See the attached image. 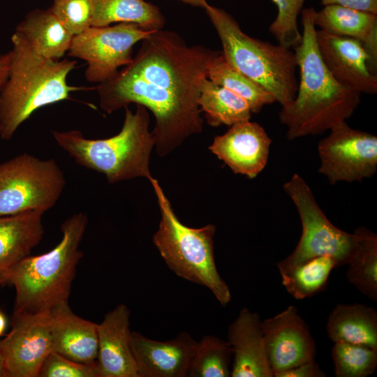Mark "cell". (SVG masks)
<instances>
[{
	"mask_svg": "<svg viewBox=\"0 0 377 377\" xmlns=\"http://www.w3.org/2000/svg\"><path fill=\"white\" fill-rule=\"evenodd\" d=\"M219 52L188 45L175 31L156 30L141 41L128 65L98 85L100 107L108 114L131 103L150 110L156 153L168 156L202 131L200 85Z\"/></svg>",
	"mask_w": 377,
	"mask_h": 377,
	"instance_id": "1",
	"label": "cell"
},
{
	"mask_svg": "<svg viewBox=\"0 0 377 377\" xmlns=\"http://www.w3.org/2000/svg\"><path fill=\"white\" fill-rule=\"evenodd\" d=\"M313 7L302 10V40L293 48L300 71L294 100L281 107L280 122L293 140L320 135L350 117L360 103V93L339 84L325 66L316 43Z\"/></svg>",
	"mask_w": 377,
	"mask_h": 377,
	"instance_id": "2",
	"label": "cell"
},
{
	"mask_svg": "<svg viewBox=\"0 0 377 377\" xmlns=\"http://www.w3.org/2000/svg\"><path fill=\"white\" fill-rule=\"evenodd\" d=\"M11 42L10 72L0 89V138L3 140H10L40 108L68 99L72 92L94 89L68 84L75 60L45 58L15 32Z\"/></svg>",
	"mask_w": 377,
	"mask_h": 377,
	"instance_id": "3",
	"label": "cell"
},
{
	"mask_svg": "<svg viewBox=\"0 0 377 377\" xmlns=\"http://www.w3.org/2000/svg\"><path fill=\"white\" fill-rule=\"evenodd\" d=\"M88 224L86 213L73 214L61 224L62 237L50 251L26 257L0 276V286L15 289V313L50 311L68 302L80 249Z\"/></svg>",
	"mask_w": 377,
	"mask_h": 377,
	"instance_id": "4",
	"label": "cell"
},
{
	"mask_svg": "<svg viewBox=\"0 0 377 377\" xmlns=\"http://www.w3.org/2000/svg\"><path fill=\"white\" fill-rule=\"evenodd\" d=\"M125 108L121 131L103 139L85 138L77 130L52 131L57 144L80 165L104 175L110 184L153 177L150 157L154 139L149 131L148 110L136 105L135 112Z\"/></svg>",
	"mask_w": 377,
	"mask_h": 377,
	"instance_id": "5",
	"label": "cell"
},
{
	"mask_svg": "<svg viewBox=\"0 0 377 377\" xmlns=\"http://www.w3.org/2000/svg\"><path fill=\"white\" fill-rule=\"evenodd\" d=\"M204 10L219 36L221 52L228 64L269 92L281 107L290 103L298 87L294 51L247 35L223 8L207 3Z\"/></svg>",
	"mask_w": 377,
	"mask_h": 377,
	"instance_id": "6",
	"label": "cell"
},
{
	"mask_svg": "<svg viewBox=\"0 0 377 377\" xmlns=\"http://www.w3.org/2000/svg\"><path fill=\"white\" fill-rule=\"evenodd\" d=\"M161 212L153 242L168 268L182 279L208 288L226 306L231 300L228 284L220 276L214 260V237L216 228L207 224L191 228L175 214L158 182L149 180Z\"/></svg>",
	"mask_w": 377,
	"mask_h": 377,
	"instance_id": "7",
	"label": "cell"
},
{
	"mask_svg": "<svg viewBox=\"0 0 377 377\" xmlns=\"http://www.w3.org/2000/svg\"><path fill=\"white\" fill-rule=\"evenodd\" d=\"M283 188L298 212L302 231L293 251L276 263L280 274L320 256L334 258L339 267L347 265L357 246V234L343 231L331 223L297 173L283 184Z\"/></svg>",
	"mask_w": 377,
	"mask_h": 377,
	"instance_id": "8",
	"label": "cell"
},
{
	"mask_svg": "<svg viewBox=\"0 0 377 377\" xmlns=\"http://www.w3.org/2000/svg\"><path fill=\"white\" fill-rule=\"evenodd\" d=\"M66 184L54 158L41 159L29 153L0 163V216L29 211L44 213L60 198Z\"/></svg>",
	"mask_w": 377,
	"mask_h": 377,
	"instance_id": "9",
	"label": "cell"
},
{
	"mask_svg": "<svg viewBox=\"0 0 377 377\" xmlns=\"http://www.w3.org/2000/svg\"><path fill=\"white\" fill-rule=\"evenodd\" d=\"M154 31L131 23L90 27L73 36L68 55L85 61V78L100 84L128 65L134 45Z\"/></svg>",
	"mask_w": 377,
	"mask_h": 377,
	"instance_id": "10",
	"label": "cell"
},
{
	"mask_svg": "<svg viewBox=\"0 0 377 377\" xmlns=\"http://www.w3.org/2000/svg\"><path fill=\"white\" fill-rule=\"evenodd\" d=\"M329 131L318 143V172L331 184L373 177L377 170V137L351 128L346 121Z\"/></svg>",
	"mask_w": 377,
	"mask_h": 377,
	"instance_id": "11",
	"label": "cell"
},
{
	"mask_svg": "<svg viewBox=\"0 0 377 377\" xmlns=\"http://www.w3.org/2000/svg\"><path fill=\"white\" fill-rule=\"evenodd\" d=\"M52 352L51 310L13 312L11 330L0 340L7 377H38Z\"/></svg>",
	"mask_w": 377,
	"mask_h": 377,
	"instance_id": "12",
	"label": "cell"
},
{
	"mask_svg": "<svg viewBox=\"0 0 377 377\" xmlns=\"http://www.w3.org/2000/svg\"><path fill=\"white\" fill-rule=\"evenodd\" d=\"M261 328L274 377L315 360L316 342L308 325L295 306L290 305L273 317L262 320Z\"/></svg>",
	"mask_w": 377,
	"mask_h": 377,
	"instance_id": "13",
	"label": "cell"
},
{
	"mask_svg": "<svg viewBox=\"0 0 377 377\" xmlns=\"http://www.w3.org/2000/svg\"><path fill=\"white\" fill-rule=\"evenodd\" d=\"M316 38L325 66L339 84L360 94L377 93V66L361 43L320 29Z\"/></svg>",
	"mask_w": 377,
	"mask_h": 377,
	"instance_id": "14",
	"label": "cell"
},
{
	"mask_svg": "<svg viewBox=\"0 0 377 377\" xmlns=\"http://www.w3.org/2000/svg\"><path fill=\"white\" fill-rule=\"evenodd\" d=\"M272 140L264 128L250 120L230 126L214 138L210 151L235 174L256 177L267 165Z\"/></svg>",
	"mask_w": 377,
	"mask_h": 377,
	"instance_id": "15",
	"label": "cell"
},
{
	"mask_svg": "<svg viewBox=\"0 0 377 377\" xmlns=\"http://www.w3.org/2000/svg\"><path fill=\"white\" fill-rule=\"evenodd\" d=\"M196 343L187 332L165 341L131 332V349L139 377L188 376Z\"/></svg>",
	"mask_w": 377,
	"mask_h": 377,
	"instance_id": "16",
	"label": "cell"
},
{
	"mask_svg": "<svg viewBox=\"0 0 377 377\" xmlns=\"http://www.w3.org/2000/svg\"><path fill=\"white\" fill-rule=\"evenodd\" d=\"M130 313L120 304L97 324V362L101 377H139L131 344Z\"/></svg>",
	"mask_w": 377,
	"mask_h": 377,
	"instance_id": "17",
	"label": "cell"
},
{
	"mask_svg": "<svg viewBox=\"0 0 377 377\" xmlns=\"http://www.w3.org/2000/svg\"><path fill=\"white\" fill-rule=\"evenodd\" d=\"M261 320L257 312L243 308L228 325L227 341L233 361L232 377H274L265 347Z\"/></svg>",
	"mask_w": 377,
	"mask_h": 377,
	"instance_id": "18",
	"label": "cell"
},
{
	"mask_svg": "<svg viewBox=\"0 0 377 377\" xmlns=\"http://www.w3.org/2000/svg\"><path fill=\"white\" fill-rule=\"evenodd\" d=\"M52 352L84 364L97 363V324L75 315L68 302L51 310Z\"/></svg>",
	"mask_w": 377,
	"mask_h": 377,
	"instance_id": "19",
	"label": "cell"
},
{
	"mask_svg": "<svg viewBox=\"0 0 377 377\" xmlns=\"http://www.w3.org/2000/svg\"><path fill=\"white\" fill-rule=\"evenodd\" d=\"M43 212L0 216V276L29 256L44 235Z\"/></svg>",
	"mask_w": 377,
	"mask_h": 377,
	"instance_id": "20",
	"label": "cell"
},
{
	"mask_svg": "<svg viewBox=\"0 0 377 377\" xmlns=\"http://www.w3.org/2000/svg\"><path fill=\"white\" fill-rule=\"evenodd\" d=\"M313 22L320 30L361 43L377 66V14L330 4L315 11Z\"/></svg>",
	"mask_w": 377,
	"mask_h": 377,
	"instance_id": "21",
	"label": "cell"
},
{
	"mask_svg": "<svg viewBox=\"0 0 377 377\" xmlns=\"http://www.w3.org/2000/svg\"><path fill=\"white\" fill-rule=\"evenodd\" d=\"M15 32L38 54L52 60H60L68 52L74 36L50 9L31 10Z\"/></svg>",
	"mask_w": 377,
	"mask_h": 377,
	"instance_id": "22",
	"label": "cell"
},
{
	"mask_svg": "<svg viewBox=\"0 0 377 377\" xmlns=\"http://www.w3.org/2000/svg\"><path fill=\"white\" fill-rule=\"evenodd\" d=\"M326 329L334 343L362 344L377 349V311L373 306L338 304L328 316Z\"/></svg>",
	"mask_w": 377,
	"mask_h": 377,
	"instance_id": "23",
	"label": "cell"
},
{
	"mask_svg": "<svg viewBox=\"0 0 377 377\" xmlns=\"http://www.w3.org/2000/svg\"><path fill=\"white\" fill-rule=\"evenodd\" d=\"M91 27L131 23L156 31L165 23L160 8L145 0H91Z\"/></svg>",
	"mask_w": 377,
	"mask_h": 377,
	"instance_id": "24",
	"label": "cell"
},
{
	"mask_svg": "<svg viewBox=\"0 0 377 377\" xmlns=\"http://www.w3.org/2000/svg\"><path fill=\"white\" fill-rule=\"evenodd\" d=\"M198 103L207 124L214 127L250 120L253 114L243 98L207 77L201 81Z\"/></svg>",
	"mask_w": 377,
	"mask_h": 377,
	"instance_id": "25",
	"label": "cell"
},
{
	"mask_svg": "<svg viewBox=\"0 0 377 377\" xmlns=\"http://www.w3.org/2000/svg\"><path fill=\"white\" fill-rule=\"evenodd\" d=\"M354 231L358 241L347 264L346 276L360 293L377 302V235L365 227Z\"/></svg>",
	"mask_w": 377,
	"mask_h": 377,
	"instance_id": "26",
	"label": "cell"
},
{
	"mask_svg": "<svg viewBox=\"0 0 377 377\" xmlns=\"http://www.w3.org/2000/svg\"><path fill=\"white\" fill-rule=\"evenodd\" d=\"M207 78L243 98L252 113H258L265 105L276 102L269 92L230 66L221 51L208 65Z\"/></svg>",
	"mask_w": 377,
	"mask_h": 377,
	"instance_id": "27",
	"label": "cell"
},
{
	"mask_svg": "<svg viewBox=\"0 0 377 377\" xmlns=\"http://www.w3.org/2000/svg\"><path fill=\"white\" fill-rule=\"evenodd\" d=\"M338 267L331 257L314 258L281 274V283L297 300L311 297L324 290L332 271Z\"/></svg>",
	"mask_w": 377,
	"mask_h": 377,
	"instance_id": "28",
	"label": "cell"
},
{
	"mask_svg": "<svg viewBox=\"0 0 377 377\" xmlns=\"http://www.w3.org/2000/svg\"><path fill=\"white\" fill-rule=\"evenodd\" d=\"M232 353L227 341L205 335L197 341L189 377H229Z\"/></svg>",
	"mask_w": 377,
	"mask_h": 377,
	"instance_id": "29",
	"label": "cell"
},
{
	"mask_svg": "<svg viewBox=\"0 0 377 377\" xmlns=\"http://www.w3.org/2000/svg\"><path fill=\"white\" fill-rule=\"evenodd\" d=\"M331 354L337 377H367L377 367V349L366 345L335 342Z\"/></svg>",
	"mask_w": 377,
	"mask_h": 377,
	"instance_id": "30",
	"label": "cell"
},
{
	"mask_svg": "<svg viewBox=\"0 0 377 377\" xmlns=\"http://www.w3.org/2000/svg\"><path fill=\"white\" fill-rule=\"evenodd\" d=\"M277 7V15L269 27V31L279 44L294 48L302 40L297 17L304 0H272Z\"/></svg>",
	"mask_w": 377,
	"mask_h": 377,
	"instance_id": "31",
	"label": "cell"
},
{
	"mask_svg": "<svg viewBox=\"0 0 377 377\" xmlns=\"http://www.w3.org/2000/svg\"><path fill=\"white\" fill-rule=\"evenodd\" d=\"M49 9L73 36L91 27V0H54Z\"/></svg>",
	"mask_w": 377,
	"mask_h": 377,
	"instance_id": "32",
	"label": "cell"
},
{
	"mask_svg": "<svg viewBox=\"0 0 377 377\" xmlns=\"http://www.w3.org/2000/svg\"><path fill=\"white\" fill-rule=\"evenodd\" d=\"M40 377H101L98 362L84 364L52 352L44 362Z\"/></svg>",
	"mask_w": 377,
	"mask_h": 377,
	"instance_id": "33",
	"label": "cell"
},
{
	"mask_svg": "<svg viewBox=\"0 0 377 377\" xmlns=\"http://www.w3.org/2000/svg\"><path fill=\"white\" fill-rule=\"evenodd\" d=\"M325 376V373L320 368L315 360H312L281 372L275 377H324Z\"/></svg>",
	"mask_w": 377,
	"mask_h": 377,
	"instance_id": "34",
	"label": "cell"
},
{
	"mask_svg": "<svg viewBox=\"0 0 377 377\" xmlns=\"http://www.w3.org/2000/svg\"><path fill=\"white\" fill-rule=\"evenodd\" d=\"M323 6L337 4L355 9L377 14V0H321Z\"/></svg>",
	"mask_w": 377,
	"mask_h": 377,
	"instance_id": "35",
	"label": "cell"
},
{
	"mask_svg": "<svg viewBox=\"0 0 377 377\" xmlns=\"http://www.w3.org/2000/svg\"><path fill=\"white\" fill-rule=\"evenodd\" d=\"M12 54L10 50L0 54V89L5 84L10 72Z\"/></svg>",
	"mask_w": 377,
	"mask_h": 377,
	"instance_id": "36",
	"label": "cell"
},
{
	"mask_svg": "<svg viewBox=\"0 0 377 377\" xmlns=\"http://www.w3.org/2000/svg\"><path fill=\"white\" fill-rule=\"evenodd\" d=\"M181 1L184 3L190 5L193 7H198L200 8H205V7L207 6V0H176Z\"/></svg>",
	"mask_w": 377,
	"mask_h": 377,
	"instance_id": "37",
	"label": "cell"
},
{
	"mask_svg": "<svg viewBox=\"0 0 377 377\" xmlns=\"http://www.w3.org/2000/svg\"><path fill=\"white\" fill-rule=\"evenodd\" d=\"M7 321L4 314L0 311V337L3 335L6 328Z\"/></svg>",
	"mask_w": 377,
	"mask_h": 377,
	"instance_id": "38",
	"label": "cell"
},
{
	"mask_svg": "<svg viewBox=\"0 0 377 377\" xmlns=\"http://www.w3.org/2000/svg\"><path fill=\"white\" fill-rule=\"evenodd\" d=\"M0 377H7L3 357L0 353Z\"/></svg>",
	"mask_w": 377,
	"mask_h": 377,
	"instance_id": "39",
	"label": "cell"
}]
</instances>
